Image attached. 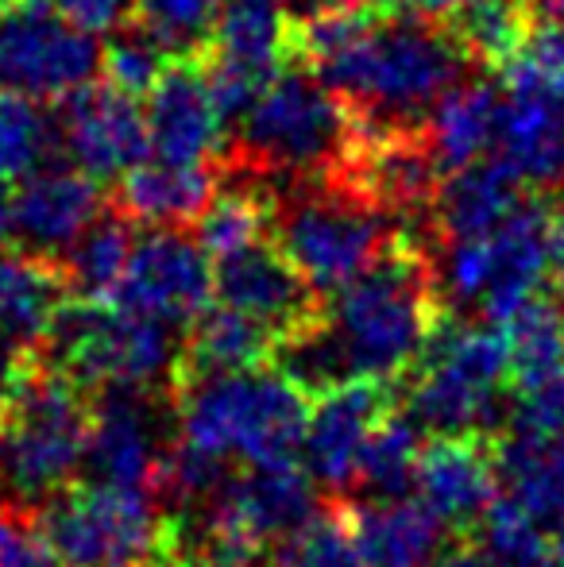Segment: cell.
Wrapping results in <instances>:
<instances>
[{
  "label": "cell",
  "instance_id": "7bdbcfd3",
  "mask_svg": "<svg viewBox=\"0 0 564 567\" xmlns=\"http://www.w3.org/2000/svg\"><path fill=\"white\" fill-rule=\"evenodd\" d=\"M290 16L306 20V16L321 12H348V8H391V0H286Z\"/></svg>",
  "mask_w": 564,
  "mask_h": 567
},
{
  "label": "cell",
  "instance_id": "8fae6325",
  "mask_svg": "<svg viewBox=\"0 0 564 567\" xmlns=\"http://www.w3.org/2000/svg\"><path fill=\"white\" fill-rule=\"evenodd\" d=\"M101 70L98 35L62 20L43 0L0 8V85L31 101H66Z\"/></svg>",
  "mask_w": 564,
  "mask_h": 567
},
{
  "label": "cell",
  "instance_id": "4fadbf2b",
  "mask_svg": "<svg viewBox=\"0 0 564 567\" xmlns=\"http://www.w3.org/2000/svg\"><path fill=\"white\" fill-rule=\"evenodd\" d=\"M202 62L228 124L240 120L259 85L294 54V20L286 0H221L217 28Z\"/></svg>",
  "mask_w": 564,
  "mask_h": 567
},
{
  "label": "cell",
  "instance_id": "f907efd6",
  "mask_svg": "<svg viewBox=\"0 0 564 567\" xmlns=\"http://www.w3.org/2000/svg\"><path fill=\"white\" fill-rule=\"evenodd\" d=\"M4 4H8V0H0V8H4Z\"/></svg>",
  "mask_w": 564,
  "mask_h": 567
},
{
  "label": "cell",
  "instance_id": "ee69618b",
  "mask_svg": "<svg viewBox=\"0 0 564 567\" xmlns=\"http://www.w3.org/2000/svg\"><path fill=\"white\" fill-rule=\"evenodd\" d=\"M414 4V12H422V16H429V20H452V16L460 12L464 4H472V0H410Z\"/></svg>",
  "mask_w": 564,
  "mask_h": 567
},
{
  "label": "cell",
  "instance_id": "681fc988",
  "mask_svg": "<svg viewBox=\"0 0 564 567\" xmlns=\"http://www.w3.org/2000/svg\"><path fill=\"white\" fill-rule=\"evenodd\" d=\"M553 567H564V525H557V537H553Z\"/></svg>",
  "mask_w": 564,
  "mask_h": 567
},
{
  "label": "cell",
  "instance_id": "ffe728a7",
  "mask_svg": "<svg viewBox=\"0 0 564 567\" xmlns=\"http://www.w3.org/2000/svg\"><path fill=\"white\" fill-rule=\"evenodd\" d=\"M147 143L166 163H213L225 147L228 116L202 62H171L147 93Z\"/></svg>",
  "mask_w": 564,
  "mask_h": 567
},
{
  "label": "cell",
  "instance_id": "44dd1931",
  "mask_svg": "<svg viewBox=\"0 0 564 567\" xmlns=\"http://www.w3.org/2000/svg\"><path fill=\"white\" fill-rule=\"evenodd\" d=\"M62 143H66L78 171H85L98 182L121 178L151 151L147 120H143L136 97L93 82L66 97Z\"/></svg>",
  "mask_w": 564,
  "mask_h": 567
},
{
  "label": "cell",
  "instance_id": "2e32d148",
  "mask_svg": "<svg viewBox=\"0 0 564 567\" xmlns=\"http://www.w3.org/2000/svg\"><path fill=\"white\" fill-rule=\"evenodd\" d=\"M171 441L174 433L166 429L163 410L151 398V390L113 386L93 394L90 444H85L90 478L151 491Z\"/></svg>",
  "mask_w": 564,
  "mask_h": 567
},
{
  "label": "cell",
  "instance_id": "7402d4cb",
  "mask_svg": "<svg viewBox=\"0 0 564 567\" xmlns=\"http://www.w3.org/2000/svg\"><path fill=\"white\" fill-rule=\"evenodd\" d=\"M66 293L62 267L39 255H0V390L39 359Z\"/></svg>",
  "mask_w": 564,
  "mask_h": 567
},
{
  "label": "cell",
  "instance_id": "74e56055",
  "mask_svg": "<svg viewBox=\"0 0 564 567\" xmlns=\"http://www.w3.org/2000/svg\"><path fill=\"white\" fill-rule=\"evenodd\" d=\"M171 59L174 54L166 51V47H158L143 28H132V31L116 28L113 35H109V43L101 47L98 74L105 78V85L129 93V97H147L151 85L171 66Z\"/></svg>",
  "mask_w": 564,
  "mask_h": 567
},
{
  "label": "cell",
  "instance_id": "f35d334b",
  "mask_svg": "<svg viewBox=\"0 0 564 567\" xmlns=\"http://www.w3.org/2000/svg\"><path fill=\"white\" fill-rule=\"evenodd\" d=\"M506 433L522 436H564V371L530 390H514L506 405Z\"/></svg>",
  "mask_w": 564,
  "mask_h": 567
},
{
  "label": "cell",
  "instance_id": "e0dca14e",
  "mask_svg": "<svg viewBox=\"0 0 564 567\" xmlns=\"http://www.w3.org/2000/svg\"><path fill=\"white\" fill-rule=\"evenodd\" d=\"M213 298L217 306H228L248 321L264 324L275 343L294 337L317 317V293L267 239L213 259Z\"/></svg>",
  "mask_w": 564,
  "mask_h": 567
},
{
  "label": "cell",
  "instance_id": "8992f818",
  "mask_svg": "<svg viewBox=\"0 0 564 567\" xmlns=\"http://www.w3.org/2000/svg\"><path fill=\"white\" fill-rule=\"evenodd\" d=\"M39 359L82 390H158L174 382L182 359L178 329L129 313L116 301H62Z\"/></svg>",
  "mask_w": 564,
  "mask_h": 567
},
{
  "label": "cell",
  "instance_id": "30bf717a",
  "mask_svg": "<svg viewBox=\"0 0 564 567\" xmlns=\"http://www.w3.org/2000/svg\"><path fill=\"white\" fill-rule=\"evenodd\" d=\"M271 225L279 228V251L314 293H332L352 282L394 239L387 213L340 182L294 194L283 209H275Z\"/></svg>",
  "mask_w": 564,
  "mask_h": 567
},
{
  "label": "cell",
  "instance_id": "d590c367",
  "mask_svg": "<svg viewBox=\"0 0 564 567\" xmlns=\"http://www.w3.org/2000/svg\"><path fill=\"white\" fill-rule=\"evenodd\" d=\"M271 567H368L340 509H317L306 525L275 540Z\"/></svg>",
  "mask_w": 564,
  "mask_h": 567
},
{
  "label": "cell",
  "instance_id": "f6af8a7d",
  "mask_svg": "<svg viewBox=\"0 0 564 567\" xmlns=\"http://www.w3.org/2000/svg\"><path fill=\"white\" fill-rule=\"evenodd\" d=\"M433 567H491V564L480 556V548H452V553L437 556Z\"/></svg>",
  "mask_w": 564,
  "mask_h": 567
},
{
  "label": "cell",
  "instance_id": "d6a6232c",
  "mask_svg": "<svg viewBox=\"0 0 564 567\" xmlns=\"http://www.w3.org/2000/svg\"><path fill=\"white\" fill-rule=\"evenodd\" d=\"M472 537L491 567H553L550 529L506 494L491 502Z\"/></svg>",
  "mask_w": 564,
  "mask_h": 567
},
{
  "label": "cell",
  "instance_id": "c3c4849f",
  "mask_svg": "<svg viewBox=\"0 0 564 567\" xmlns=\"http://www.w3.org/2000/svg\"><path fill=\"white\" fill-rule=\"evenodd\" d=\"M12 236V225H8V194H4V182H0V244Z\"/></svg>",
  "mask_w": 564,
  "mask_h": 567
},
{
  "label": "cell",
  "instance_id": "6da1fadb",
  "mask_svg": "<svg viewBox=\"0 0 564 567\" xmlns=\"http://www.w3.org/2000/svg\"><path fill=\"white\" fill-rule=\"evenodd\" d=\"M437 324L433 267L410 239L394 236L371 267L332 290L329 313L275 343L271 355L306 394L348 379L399 382Z\"/></svg>",
  "mask_w": 564,
  "mask_h": 567
},
{
  "label": "cell",
  "instance_id": "f1b7e54d",
  "mask_svg": "<svg viewBox=\"0 0 564 567\" xmlns=\"http://www.w3.org/2000/svg\"><path fill=\"white\" fill-rule=\"evenodd\" d=\"M275 351V337L264 324L248 321L244 313L228 306L205 309L194 321V332L182 343L178 374H209V371H236V367H256L267 363Z\"/></svg>",
  "mask_w": 564,
  "mask_h": 567
},
{
  "label": "cell",
  "instance_id": "83f0119b",
  "mask_svg": "<svg viewBox=\"0 0 564 567\" xmlns=\"http://www.w3.org/2000/svg\"><path fill=\"white\" fill-rule=\"evenodd\" d=\"M506 343V382L511 390H530L564 371V306L530 293L514 313L499 321Z\"/></svg>",
  "mask_w": 564,
  "mask_h": 567
},
{
  "label": "cell",
  "instance_id": "7dc6e473",
  "mask_svg": "<svg viewBox=\"0 0 564 567\" xmlns=\"http://www.w3.org/2000/svg\"><path fill=\"white\" fill-rule=\"evenodd\" d=\"M553 270L561 275V282H564V220L557 217V251H553Z\"/></svg>",
  "mask_w": 564,
  "mask_h": 567
},
{
  "label": "cell",
  "instance_id": "9a60e30c",
  "mask_svg": "<svg viewBox=\"0 0 564 567\" xmlns=\"http://www.w3.org/2000/svg\"><path fill=\"white\" fill-rule=\"evenodd\" d=\"M495 147L526 186L564 182V90L526 54L506 66V85L499 90Z\"/></svg>",
  "mask_w": 564,
  "mask_h": 567
},
{
  "label": "cell",
  "instance_id": "ab89813d",
  "mask_svg": "<svg viewBox=\"0 0 564 567\" xmlns=\"http://www.w3.org/2000/svg\"><path fill=\"white\" fill-rule=\"evenodd\" d=\"M0 567H59L28 509L0 502Z\"/></svg>",
  "mask_w": 564,
  "mask_h": 567
},
{
  "label": "cell",
  "instance_id": "cb8c5ba5",
  "mask_svg": "<svg viewBox=\"0 0 564 567\" xmlns=\"http://www.w3.org/2000/svg\"><path fill=\"white\" fill-rule=\"evenodd\" d=\"M121 194H116V213L132 225L147 228H182L194 225L209 197L217 194V174L209 163H136L121 174Z\"/></svg>",
  "mask_w": 564,
  "mask_h": 567
},
{
  "label": "cell",
  "instance_id": "836d02e7",
  "mask_svg": "<svg viewBox=\"0 0 564 567\" xmlns=\"http://www.w3.org/2000/svg\"><path fill=\"white\" fill-rule=\"evenodd\" d=\"M275 217V205L267 194L259 189H217L209 197V205L202 209L197 225V244L205 247L209 259H221V255H233L240 247L256 244V239L267 236Z\"/></svg>",
  "mask_w": 564,
  "mask_h": 567
},
{
  "label": "cell",
  "instance_id": "d6986e66",
  "mask_svg": "<svg viewBox=\"0 0 564 567\" xmlns=\"http://www.w3.org/2000/svg\"><path fill=\"white\" fill-rule=\"evenodd\" d=\"M414 498L444 525V533L472 537L480 517L499 498L491 436H429L418 452Z\"/></svg>",
  "mask_w": 564,
  "mask_h": 567
},
{
  "label": "cell",
  "instance_id": "484cf974",
  "mask_svg": "<svg viewBox=\"0 0 564 567\" xmlns=\"http://www.w3.org/2000/svg\"><path fill=\"white\" fill-rule=\"evenodd\" d=\"M499 132V85L457 82L429 109L425 143L441 171H460L488 158Z\"/></svg>",
  "mask_w": 564,
  "mask_h": 567
},
{
  "label": "cell",
  "instance_id": "7c38bea8",
  "mask_svg": "<svg viewBox=\"0 0 564 567\" xmlns=\"http://www.w3.org/2000/svg\"><path fill=\"white\" fill-rule=\"evenodd\" d=\"M109 301L182 332L213 306V259L182 228H151L132 244Z\"/></svg>",
  "mask_w": 564,
  "mask_h": 567
},
{
  "label": "cell",
  "instance_id": "8d00e7d4",
  "mask_svg": "<svg viewBox=\"0 0 564 567\" xmlns=\"http://www.w3.org/2000/svg\"><path fill=\"white\" fill-rule=\"evenodd\" d=\"M132 16L171 54H197L213 39L221 0H132Z\"/></svg>",
  "mask_w": 564,
  "mask_h": 567
},
{
  "label": "cell",
  "instance_id": "e575fe53",
  "mask_svg": "<svg viewBox=\"0 0 564 567\" xmlns=\"http://www.w3.org/2000/svg\"><path fill=\"white\" fill-rule=\"evenodd\" d=\"M54 127L43 116L39 101L0 85V182H20L47 163Z\"/></svg>",
  "mask_w": 564,
  "mask_h": 567
},
{
  "label": "cell",
  "instance_id": "4dcf8cb0",
  "mask_svg": "<svg viewBox=\"0 0 564 567\" xmlns=\"http://www.w3.org/2000/svg\"><path fill=\"white\" fill-rule=\"evenodd\" d=\"M530 12L526 0H472L452 16V35H457L460 51L468 62H483V66H511L530 43Z\"/></svg>",
  "mask_w": 564,
  "mask_h": 567
},
{
  "label": "cell",
  "instance_id": "1f68e13d",
  "mask_svg": "<svg viewBox=\"0 0 564 567\" xmlns=\"http://www.w3.org/2000/svg\"><path fill=\"white\" fill-rule=\"evenodd\" d=\"M422 452V433L407 413H387L368 436L356 463V483L363 498H407L414 494V467Z\"/></svg>",
  "mask_w": 564,
  "mask_h": 567
},
{
  "label": "cell",
  "instance_id": "277c9868",
  "mask_svg": "<svg viewBox=\"0 0 564 567\" xmlns=\"http://www.w3.org/2000/svg\"><path fill=\"white\" fill-rule=\"evenodd\" d=\"M93 394L31 359L0 390V502L39 509L85 467Z\"/></svg>",
  "mask_w": 564,
  "mask_h": 567
},
{
  "label": "cell",
  "instance_id": "f546056e",
  "mask_svg": "<svg viewBox=\"0 0 564 567\" xmlns=\"http://www.w3.org/2000/svg\"><path fill=\"white\" fill-rule=\"evenodd\" d=\"M132 220L129 217H105L101 213L82 236L74 239L66 255L59 259L62 278H66V290L74 298H93V301H109L121 282L124 267H129L132 255Z\"/></svg>",
  "mask_w": 564,
  "mask_h": 567
},
{
  "label": "cell",
  "instance_id": "4316f807",
  "mask_svg": "<svg viewBox=\"0 0 564 567\" xmlns=\"http://www.w3.org/2000/svg\"><path fill=\"white\" fill-rule=\"evenodd\" d=\"M499 494L519 502L545 529L564 525V436L506 433L495 444Z\"/></svg>",
  "mask_w": 564,
  "mask_h": 567
},
{
  "label": "cell",
  "instance_id": "5bb4252c",
  "mask_svg": "<svg viewBox=\"0 0 564 567\" xmlns=\"http://www.w3.org/2000/svg\"><path fill=\"white\" fill-rule=\"evenodd\" d=\"M394 410V382L348 379L314 394L306 410L298 460L321 491L345 494L356 483V463L376 433V425Z\"/></svg>",
  "mask_w": 564,
  "mask_h": 567
},
{
  "label": "cell",
  "instance_id": "7a4b0ae2",
  "mask_svg": "<svg viewBox=\"0 0 564 567\" xmlns=\"http://www.w3.org/2000/svg\"><path fill=\"white\" fill-rule=\"evenodd\" d=\"M294 47L352 116L371 127H418L468 70L457 35L422 12L348 8L306 16L294 23Z\"/></svg>",
  "mask_w": 564,
  "mask_h": 567
},
{
  "label": "cell",
  "instance_id": "52a82bcc",
  "mask_svg": "<svg viewBox=\"0 0 564 567\" xmlns=\"http://www.w3.org/2000/svg\"><path fill=\"white\" fill-rule=\"evenodd\" d=\"M35 525L59 567H155L171 556V522L147 486L74 478L39 506Z\"/></svg>",
  "mask_w": 564,
  "mask_h": 567
},
{
  "label": "cell",
  "instance_id": "603a6c76",
  "mask_svg": "<svg viewBox=\"0 0 564 567\" xmlns=\"http://www.w3.org/2000/svg\"><path fill=\"white\" fill-rule=\"evenodd\" d=\"M345 522L368 567H433L444 545V525L414 494L352 502Z\"/></svg>",
  "mask_w": 564,
  "mask_h": 567
},
{
  "label": "cell",
  "instance_id": "ac0fdd59",
  "mask_svg": "<svg viewBox=\"0 0 564 567\" xmlns=\"http://www.w3.org/2000/svg\"><path fill=\"white\" fill-rule=\"evenodd\" d=\"M105 213L98 178L70 166H35L8 197L12 239L28 255L59 262L93 220Z\"/></svg>",
  "mask_w": 564,
  "mask_h": 567
},
{
  "label": "cell",
  "instance_id": "bcb514c9",
  "mask_svg": "<svg viewBox=\"0 0 564 567\" xmlns=\"http://www.w3.org/2000/svg\"><path fill=\"white\" fill-rule=\"evenodd\" d=\"M534 20H545V23H564V0H526Z\"/></svg>",
  "mask_w": 564,
  "mask_h": 567
},
{
  "label": "cell",
  "instance_id": "3957f363",
  "mask_svg": "<svg viewBox=\"0 0 564 567\" xmlns=\"http://www.w3.org/2000/svg\"><path fill=\"white\" fill-rule=\"evenodd\" d=\"M174 386V436L225 463L294 460L306 429L309 394L283 367L178 374Z\"/></svg>",
  "mask_w": 564,
  "mask_h": 567
},
{
  "label": "cell",
  "instance_id": "9c48e42d",
  "mask_svg": "<svg viewBox=\"0 0 564 567\" xmlns=\"http://www.w3.org/2000/svg\"><path fill=\"white\" fill-rule=\"evenodd\" d=\"M356 135V116L314 70H275L240 113V151L271 174L332 171Z\"/></svg>",
  "mask_w": 564,
  "mask_h": 567
},
{
  "label": "cell",
  "instance_id": "d4e9b609",
  "mask_svg": "<svg viewBox=\"0 0 564 567\" xmlns=\"http://www.w3.org/2000/svg\"><path fill=\"white\" fill-rule=\"evenodd\" d=\"M526 182L503 163H468L460 171H449V178L437 186L433 194V217L441 239H468V236H483L495 225H503L514 209H519L526 197H522Z\"/></svg>",
  "mask_w": 564,
  "mask_h": 567
},
{
  "label": "cell",
  "instance_id": "60d3db41",
  "mask_svg": "<svg viewBox=\"0 0 564 567\" xmlns=\"http://www.w3.org/2000/svg\"><path fill=\"white\" fill-rule=\"evenodd\" d=\"M43 4L90 35H113L132 16V0H43Z\"/></svg>",
  "mask_w": 564,
  "mask_h": 567
},
{
  "label": "cell",
  "instance_id": "5b68a950",
  "mask_svg": "<svg viewBox=\"0 0 564 567\" xmlns=\"http://www.w3.org/2000/svg\"><path fill=\"white\" fill-rule=\"evenodd\" d=\"M407 417L422 436H491L506 417V343L495 321H437L410 367Z\"/></svg>",
  "mask_w": 564,
  "mask_h": 567
},
{
  "label": "cell",
  "instance_id": "b9f144b4",
  "mask_svg": "<svg viewBox=\"0 0 564 567\" xmlns=\"http://www.w3.org/2000/svg\"><path fill=\"white\" fill-rule=\"evenodd\" d=\"M522 54H526V59L534 62L545 78H553V82L564 90V23H550L545 31L530 35V43Z\"/></svg>",
  "mask_w": 564,
  "mask_h": 567
},
{
  "label": "cell",
  "instance_id": "ba28073f",
  "mask_svg": "<svg viewBox=\"0 0 564 567\" xmlns=\"http://www.w3.org/2000/svg\"><path fill=\"white\" fill-rule=\"evenodd\" d=\"M557 213L542 202H522L503 225L483 236L444 239L433 267L437 298L452 309H475L483 321H503L553 275Z\"/></svg>",
  "mask_w": 564,
  "mask_h": 567
}]
</instances>
